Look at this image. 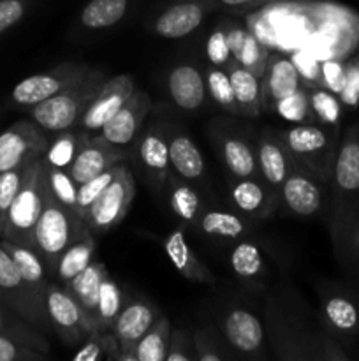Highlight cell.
<instances>
[{"mask_svg":"<svg viewBox=\"0 0 359 361\" xmlns=\"http://www.w3.org/2000/svg\"><path fill=\"white\" fill-rule=\"evenodd\" d=\"M359 224V123H352L340 137L329 180V226L333 245Z\"/></svg>","mask_w":359,"mask_h":361,"instance_id":"obj_1","label":"cell"},{"mask_svg":"<svg viewBox=\"0 0 359 361\" xmlns=\"http://www.w3.org/2000/svg\"><path fill=\"white\" fill-rule=\"evenodd\" d=\"M278 136L287 148L294 168L303 169L329 185L341 137L340 126L319 122L292 123L289 129L280 130Z\"/></svg>","mask_w":359,"mask_h":361,"instance_id":"obj_2","label":"cell"},{"mask_svg":"<svg viewBox=\"0 0 359 361\" xmlns=\"http://www.w3.org/2000/svg\"><path fill=\"white\" fill-rule=\"evenodd\" d=\"M84 219L77 212L70 210L60 203L49 190L44 178V200L34 233V249L41 254L48 274L51 277L53 268L58 261L60 254L87 235Z\"/></svg>","mask_w":359,"mask_h":361,"instance_id":"obj_3","label":"cell"},{"mask_svg":"<svg viewBox=\"0 0 359 361\" xmlns=\"http://www.w3.org/2000/svg\"><path fill=\"white\" fill-rule=\"evenodd\" d=\"M106 74L95 69L90 76L84 78L81 83L39 102L28 109L30 118L41 127L44 133H63L80 123L81 116L87 111L90 102L101 90L106 81Z\"/></svg>","mask_w":359,"mask_h":361,"instance_id":"obj_4","label":"cell"},{"mask_svg":"<svg viewBox=\"0 0 359 361\" xmlns=\"http://www.w3.org/2000/svg\"><path fill=\"white\" fill-rule=\"evenodd\" d=\"M44 200V159L32 161L25 169L23 183L7 214L2 238L34 247V233Z\"/></svg>","mask_w":359,"mask_h":361,"instance_id":"obj_5","label":"cell"},{"mask_svg":"<svg viewBox=\"0 0 359 361\" xmlns=\"http://www.w3.org/2000/svg\"><path fill=\"white\" fill-rule=\"evenodd\" d=\"M136 194V183L130 168L125 161L118 164L115 178L95 200L90 210L84 215V226L92 235H102L109 229L116 228L125 219Z\"/></svg>","mask_w":359,"mask_h":361,"instance_id":"obj_6","label":"cell"},{"mask_svg":"<svg viewBox=\"0 0 359 361\" xmlns=\"http://www.w3.org/2000/svg\"><path fill=\"white\" fill-rule=\"evenodd\" d=\"M94 71V67L87 66V63L67 62L44 71V73L32 74L14 85V88L11 90V104L16 108L30 109L32 106L81 83Z\"/></svg>","mask_w":359,"mask_h":361,"instance_id":"obj_7","label":"cell"},{"mask_svg":"<svg viewBox=\"0 0 359 361\" xmlns=\"http://www.w3.org/2000/svg\"><path fill=\"white\" fill-rule=\"evenodd\" d=\"M0 300L42 334L53 330L46 314L44 298L25 282L13 257L2 245H0Z\"/></svg>","mask_w":359,"mask_h":361,"instance_id":"obj_8","label":"cell"},{"mask_svg":"<svg viewBox=\"0 0 359 361\" xmlns=\"http://www.w3.org/2000/svg\"><path fill=\"white\" fill-rule=\"evenodd\" d=\"M44 307L53 331L65 345H76L92 335L101 334L62 284L48 282L44 291Z\"/></svg>","mask_w":359,"mask_h":361,"instance_id":"obj_9","label":"cell"},{"mask_svg":"<svg viewBox=\"0 0 359 361\" xmlns=\"http://www.w3.org/2000/svg\"><path fill=\"white\" fill-rule=\"evenodd\" d=\"M49 140L34 120H20L0 134V173L42 157Z\"/></svg>","mask_w":359,"mask_h":361,"instance_id":"obj_10","label":"cell"},{"mask_svg":"<svg viewBox=\"0 0 359 361\" xmlns=\"http://www.w3.org/2000/svg\"><path fill=\"white\" fill-rule=\"evenodd\" d=\"M280 201L298 217H313L329 208V185L294 168L282 183Z\"/></svg>","mask_w":359,"mask_h":361,"instance_id":"obj_11","label":"cell"},{"mask_svg":"<svg viewBox=\"0 0 359 361\" xmlns=\"http://www.w3.org/2000/svg\"><path fill=\"white\" fill-rule=\"evenodd\" d=\"M136 90V85L130 74H118V76L106 78L101 90L90 102L87 111L80 120V129L84 134H99L106 122L122 108L127 99Z\"/></svg>","mask_w":359,"mask_h":361,"instance_id":"obj_12","label":"cell"},{"mask_svg":"<svg viewBox=\"0 0 359 361\" xmlns=\"http://www.w3.org/2000/svg\"><path fill=\"white\" fill-rule=\"evenodd\" d=\"M150 108V95L144 90H134L125 104L102 126L99 136L113 147L123 150L136 140Z\"/></svg>","mask_w":359,"mask_h":361,"instance_id":"obj_13","label":"cell"},{"mask_svg":"<svg viewBox=\"0 0 359 361\" xmlns=\"http://www.w3.org/2000/svg\"><path fill=\"white\" fill-rule=\"evenodd\" d=\"M158 317L160 314L150 303L132 302L123 307L111 330L120 349L118 360L136 361L134 360V348L141 341V337L153 326Z\"/></svg>","mask_w":359,"mask_h":361,"instance_id":"obj_14","label":"cell"},{"mask_svg":"<svg viewBox=\"0 0 359 361\" xmlns=\"http://www.w3.org/2000/svg\"><path fill=\"white\" fill-rule=\"evenodd\" d=\"M322 316L331 335L344 341L359 338V293L334 289L322 302Z\"/></svg>","mask_w":359,"mask_h":361,"instance_id":"obj_15","label":"cell"},{"mask_svg":"<svg viewBox=\"0 0 359 361\" xmlns=\"http://www.w3.org/2000/svg\"><path fill=\"white\" fill-rule=\"evenodd\" d=\"M123 159H125V152L122 148L109 145L99 134H87L83 145L80 147L73 164L67 171L73 176L74 182L80 185V183L87 182L99 173L115 166L116 162L123 161Z\"/></svg>","mask_w":359,"mask_h":361,"instance_id":"obj_16","label":"cell"},{"mask_svg":"<svg viewBox=\"0 0 359 361\" xmlns=\"http://www.w3.org/2000/svg\"><path fill=\"white\" fill-rule=\"evenodd\" d=\"M256 155L260 180L280 197V187L294 169V162L287 148L282 143L278 133H273L271 129L264 130L257 140Z\"/></svg>","mask_w":359,"mask_h":361,"instance_id":"obj_17","label":"cell"},{"mask_svg":"<svg viewBox=\"0 0 359 361\" xmlns=\"http://www.w3.org/2000/svg\"><path fill=\"white\" fill-rule=\"evenodd\" d=\"M162 247H164L165 256L171 261L172 267H175L187 281L206 286L217 284V277H215L213 271L199 259L196 250H194L192 247H190V243L187 242L185 229L178 228L175 229V231L169 233V235L165 236Z\"/></svg>","mask_w":359,"mask_h":361,"instance_id":"obj_18","label":"cell"},{"mask_svg":"<svg viewBox=\"0 0 359 361\" xmlns=\"http://www.w3.org/2000/svg\"><path fill=\"white\" fill-rule=\"evenodd\" d=\"M208 9L210 7L203 0H178L158 14L153 30L160 37L182 39L203 23Z\"/></svg>","mask_w":359,"mask_h":361,"instance_id":"obj_19","label":"cell"},{"mask_svg":"<svg viewBox=\"0 0 359 361\" xmlns=\"http://www.w3.org/2000/svg\"><path fill=\"white\" fill-rule=\"evenodd\" d=\"M222 328H224V335L229 345L241 356H257L263 349V324L250 310H229L225 314Z\"/></svg>","mask_w":359,"mask_h":361,"instance_id":"obj_20","label":"cell"},{"mask_svg":"<svg viewBox=\"0 0 359 361\" xmlns=\"http://www.w3.org/2000/svg\"><path fill=\"white\" fill-rule=\"evenodd\" d=\"M263 85V109H273L280 99L294 94L303 87L291 56L270 55L266 71L260 78Z\"/></svg>","mask_w":359,"mask_h":361,"instance_id":"obj_21","label":"cell"},{"mask_svg":"<svg viewBox=\"0 0 359 361\" xmlns=\"http://www.w3.org/2000/svg\"><path fill=\"white\" fill-rule=\"evenodd\" d=\"M168 92L176 108L196 111L206 101V80L197 67L182 63L171 69L168 76Z\"/></svg>","mask_w":359,"mask_h":361,"instance_id":"obj_22","label":"cell"},{"mask_svg":"<svg viewBox=\"0 0 359 361\" xmlns=\"http://www.w3.org/2000/svg\"><path fill=\"white\" fill-rule=\"evenodd\" d=\"M231 200L241 214L252 219H267L280 197L260 178H238L231 187Z\"/></svg>","mask_w":359,"mask_h":361,"instance_id":"obj_23","label":"cell"},{"mask_svg":"<svg viewBox=\"0 0 359 361\" xmlns=\"http://www.w3.org/2000/svg\"><path fill=\"white\" fill-rule=\"evenodd\" d=\"M225 32H227V42L232 59L241 67L248 69L250 73L263 78L267 60H270V51L266 49V46L256 35L238 25L225 23Z\"/></svg>","mask_w":359,"mask_h":361,"instance_id":"obj_24","label":"cell"},{"mask_svg":"<svg viewBox=\"0 0 359 361\" xmlns=\"http://www.w3.org/2000/svg\"><path fill=\"white\" fill-rule=\"evenodd\" d=\"M108 275V270L99 261H92L81 274L70 279L63 288L73 295L77 305L84 310L92 323L97 326V302H99V289H101L102 279Z\"/></svg>","mask_w":359,"mask_h":361,"instance_id":"obj_25","label":"cell"},{"mask_svg":"<svg viewBox=\"0 0 359 361\" xmlns=\"http://www.w3.org/2000/svg\"><path fill=\"white\" fill-rule=\"evenodd\" d=\"M0 245H2L4 249L9 252V256L13 257L14 264H16V268L20 270L25 282H27L39 296L44 298L46 286H48L49 282V274L44 261H42L41 254H39L34 247L11 242V240L0 238Z\"/></svg>","mask_w":359,"mask_h":361,"instance_id":"obj_26","label":"cell"},{"mask_svg":"<svg viewBox=\"0 0 359 361\" xmlns=\"http://www.w3.org/2000/svg\"><path fill=\"white\" fill-rule=\"evenodd\" d=\"M169 162L178 176L187 182H196L204 175V159L197 145L187 134L175 133L168 137Z\"/></svg>","mask_w":359,"mask_h":361,"instance_id":"obj_27","label":"cell"},{"mask_svg":"<svg viewBox=\"0 0 359 361\" xmlns=\"http://www.w3.org/2000/svg\"><path fill=\"white\" fill-rule=\"evenodd\" d=\"M225 71H227L229 78H231L232 92H234L236 102H238L241 115H259L263 111V85H260V78L239 66L238 62H232Z\"/></svg>","mask_w":359,"mask_h":361,"instance_id":"obj_28","label":"cell"},{"mask_svg":"<svg viewBox=\"0 0 359 361\" xmlns=\"http://www.w3.org/2000/svg\"><path fill=\"white\" fill-rule=\"evenodd\" d=\"M94 252L95 236L92 235V233H87L83 238L70 243V245L60 254L58 261H56L55 268H53L51 277H55L56 281H58V284H67L70 279H74L77 274H81V271L94 261Z\"/></svg>","mask_w":359,"mask_h":361,"instance_id":"obj_29","label":"cell"},{"mask_svg":"<svg viewBox=\"0 0 359 361\" xmlns=\"http://www.w3.org/2000/svg\"><path fill=\"white\" fill-rule=\"evenodd\" d=\"M225 168L234 178H260L256 148L238 136H225L220 143Z\"/></svg>","mask_w":359,"mask_h":361,"instance_id":"obj_30","label":"cell"},{"mask_svg":"<svg viewBox=\"0 0 359 361\" xmlns=\"http://www.w3.org/2000/svg\"><path fill=\"white\" fill-rule=\"evenodd\" d=\"M197 228L208 238L227 240V242L245 238L248 233V226L245 224L243 217L225 210H203L197 221Z\"/></svg>","mask_w":359,"mask_h":361,"instance_id":"obj_31","label":"cell"},{"mask_svg":"<svg viewBox=\"0 0 359 361\" xmlns=\"http://www.w3.org/2000/svg\"><path fill=\"white\" fill-rule=\"evenodd\" d=\"M137 154L143 168L153 180L164 182L169 176V143L168 137L157 130H148L137 145Z\"/></svg>","mask_w":359,"mask_h":361,"instance_id":"obj_32","label":"cell"},{"mask_svg":"<svg viewBox=\"0 0 359 361\" xmlns=\"http://www.w3.org/2000/svg\"><path fill=\"white\" fill-rule=\"evenodd\" d=\"M0 335L14 338V341L28 345L35 351L44 353V355L49 353V344L44 335L37 331V328L32 326L28 321H25L20 314L14 312L2 300H0Z\"/></svg>","mask_w":359,"mask_h":361,"instance_id":"obj_33","label":"cell"},{"mask_svg":"<svg viewBox=\"0 0 359 361\" xmlns=\"http://www.w3.org/2000/svg\"><path fill=\"white\" fill-rule=\"evenodd\" d=\"M129 11V0H90L81 9L80 23L88 30L115 27Z\"/></svg>","mask_w":359,"mask_h":361,"instance_id":"obj_34","label":"cell"},{"mask_svg":"<svg viewBox=\"0 0 359 361\" xmlns=\"http://www.w3.org/2000/svg\"><path fill=\"white\" fill-rule=\"evenodd\" d=\"M171 341V323L165 316H160L153 326L141 337L134 348L136 361H165Z\"/></svg>","mask_w":359,"mask_h":361,"instance_id":"obj_35","label":"cell"},{"mask_svg":"<svg viewBox=\"0 0 359 361\" xmlns=\"http://www.w3.org/2000/svg\"><path fill=\"white\" fill-rule=\"evenodd\" d=\"M87 134L81 130V133H73V130H63V133H56V136L53 137V141H49L48 148H46L44 162L48 166L58 169H69L73 164L74 157H76L77 150L83 145Z\"/></svg>","mask_w":359,"mask_h":361,"instance_id":"obj_36","label":"cell"},{"mask_svg":"<svg viewBox=\"0 0 359 361\" xmlns=\"http://www.w3.org/2000/svg\"><path fill=\"white\" fill-rule=\"evenodd\" d=\"M169 185H171V197H169V201H171V208L175 215L182 221V224L196 226L197 228L199 215L204 210L197 192L189 183L180 182L178 178L169 180Z\"/></svg>","mask_w":359,"mask_h":361,"instance_id":"obj_37","label":"cell"},{"mask_svg":"<svg viewBox=\"0 0 359 361\" xmlns=\"http://www.w3.org/2000/svg\"><path fill=\"white\" fill-rule=\"evenodd\" d=\"M123 309L122 291L118 284L109 277V274L102 279L101 289H99L97 302V330L101 334H108L113 330L116 317Z\"/></svg>","mask_w":359,"mask_h":361,"instance_id":"obj_38","label":"cell"},{"mask_svg":"<svg viewBox=\"0 0 359 361\" xmlns=\"http://www.w3.org/2000/svg\"><path fill=\"white\" fill-rule=\"evenodd\" d=\"M232 271L241 281H256L264 271V259L260 249L250 240H241L231 250L229 257Z\"/></svg>","mask_w":359,"mask_h":361,"instance_id":"obj_39","label":"cell"},{"mask_svg":"<svg viewBox=\"0 0 359 361\" xmlns=\"http://www.w3.org/2000/svg\"><path fill=\"white\" fill-rule=\"evenodd\" d=\"M204 80H206L208 94L222 109L234 113V115H241L238 102H236L234 92H232L231 78H229L227 71L222 69V67L211 66L204 73Z\"/></svg>","mask_w":359,"mask_h":361,"instance_id":"obj_40","label":"cell"},{"mask_svg":"<svg viewBox=\"0 0 359 361\" xmlns=\"http://www.w3.org/2000/svg\"><path fill=\"white\" fill-rule=\"evenodd\" d=\"M308 97L315 122L326 123V126H340L344 104L336 94H333L327 88L315 87L308 88Z\"/></svg>","mask_w":359,"mask_h":361,"instance_id":"obj_41","label":"cell"},{"mask_svg":"<svg viewBox=\"0 0 359 361\" xmlns=\"http://www.w3.org/2000/svg\"><path fill=\"white\" fill-rule=\"evenodd\" d=\"M277 115L284 118L285 122L291 123H310L315 122V116L312 113V106H310L308 88L301 87L296 90L294 94L287 95V97L280 99L277 104L273 106Z\"/></svg>","mask_w":359,"mask_h":361,"instance_id":"obj_42","label":"cell"},{"mask_svg":"<svg viewBox=\"0 0 359 361\" xmlns=\"http://www.w3.org/2000/svg\"><path fill=\"white\" fill-rule=\"evenodd\" d=\"M44 178L53 196H55L60 203L65 204L67 208H70V210L80 214V210H77V183L74 182L73 176L69 175V171L53 168V166H48L44 162Z\"/></svg>","mask_w":359,"mask_h":361,"instance_id":"obj_43","label":"cell"},{"mask_svg":"<svg viewBox=\"0 0 359 361\" xmlns=\"http://www.w3.org/2000/svg\"><path fill=\"white\" fill-rule=\"evenodd\" d=\"M120 162H116V164L111 166L109 169L99 173V175H95L94 178L87 180V182H83L77 185V210H80L81 217L84 219V215H87V212L90 210L92 204L95 203V200L101 196L102 190H104L106 187L111 183V180L115 178L116 171H118Z\"/></svg>","mask_w":359,"mask_h":361,"instance_id":"obj_44","label":"cell"},{"mask_svg":"<svg viewBox=\"0 0 359 361\" xmlns=\"http://www.w3.org/2000/svg\"><path fill=\"white\" fill-rule=\"evenodd\" d=\"M27 166L7 169V171L0 173V238H2L4 228H6L7 214L11 210V204H13L14 197L20 192V187L23 183Z\"/></svg>","mask_w":359,"mask_h":361,"instance_id":"obj_45","label":"cell"},{"mask_svg":"<svg viewBox=\"0 0 359 361\" xmlns=\"http://www.w3.org/2000/svg\"><path fill=\"white\" fill-rule=\"evenodd\" d=\"M206 56L211 66L227 69L232 62H236L231 55L227 42V32H225V23H220L210 34L206 41Z\"/></svg>","mask_w":359,"mask_h":361,"instance_id":"obj_46","label":"cell"},{"mask_svg":"<svg viewBox=\"0 0 359 361\" xmlns=\"http://www.w3.org/2000/svg\"><path fill=\"white\" fill-rule=\"evenodd\" d=\"M296 71L299 74V80L305 88L320 87V62L308 51H296L291 56Z\"/></svg>","mask_w":359,"mask_h":361,"instance_id":"obj_47","label":"cell"},{"mask_svg":"<svg viewBox=\"0 0 359 361\" xmlns=\"http://www.w3.org/2000/svg\"><path fill=\"white\" fill-rule=\"evenodd\" d=\"M194 360L197 361H220L229 358V355L222 353L220 344L211 335L210 330H199L194 334Z\"/></svg>","mask_w":359,"mask_h":361,"instance_id":"obj_48","label":"cell"},{"mask_svg":"<svg viewBox=\"0 0 359 361\" xmlns=\"http://www.w3.org/2000/svg\"><path fill=\"white\" fill-rule=\"evenodd\" d=\"M338 259L359 275V224L348 229L344 238L334 245Z\"/></svg>","mask_w":359,"mask_h":361,"instance_id":"obj_49","label":"cell"},{"mask_svg":"<svg viewBox=\"0 0 359 361\" xmlns=\"http://www.w3.org/2000/svg\"><path fill=\"white\" fill-rule=\"evenodd\" d=\"M48 358V355L39 353L14 338L0 335V361H41Z\"/></svg>","mask_w":359,"mask_h":361,"instance_id":"obj_50","label":"cell"},{"mask_svg":"<svg viewBox=\"0 0 359 361\" xmlns=\"http://www.w3.org/2000/svg\"><path fill=\"white\" fill-rule=\"evenodd\" d=\"M28 7L30 0H0V37L27 16Z\"/></svg>","mask_w":359,"mask_h":361,"instance_id":"obj_51","label":"cell"},{"mask_svg":"<svg viewBox=\"0 0 359 361\" xmlns=\"http://www.w3.org/2000/svg\"><path fill=\"white\" fill-rule=\"evenodd\" d=\"M345 78H347V69L338 60H326L320 63V87L322 88L340 95V92L344 90Z\"/></svg>","mask_w":359,"mask_h":361,"instance_id":"obj_52","label":"cell"},{"mask_svg":"<svg viewBox=\"0 0 359 361\" xmlns=\"http://www.w3.org/2000/svg\"><path fill=\"white\" fill-rule=\"evenodd\" d=\"M347 69V78H345L344 90L340 92V101L341 104L347 108H355L359 104V56L358 59L351 60L345 66Z\"/></svg>","mask_w":359,"mask_h":361,"instance_id":"obj_53","label":"cell"},{"mask_svg":"<svg viewBox=\"0 0 359 361\" xmlns=\"http://www.w3.org/2000/svg\"><path fill=\"white\" fill-rule=\"evenodd\" d=\"M194 348H190L189 337L185 330H171V341H169V351L165 361H192Z\"/></svg>","mask_w":359,"mask_h":361,"instance_id":"obj_54","label":"cell"},{"mask_svg":"<svg viewBox=\"0 0 359 361\" xmlns=\"http://www.w3.org/2000/svg\"><path fill=\"white\" fill-rule=\"evenodd\" d=\"M210 9H225L232 13H245V11L253 9L260 6L266 0H203Z\"/></svg>","mask_w":359,"mask_h":361,"instance_id":"obj_55","label":"cell"}]
</instances>
